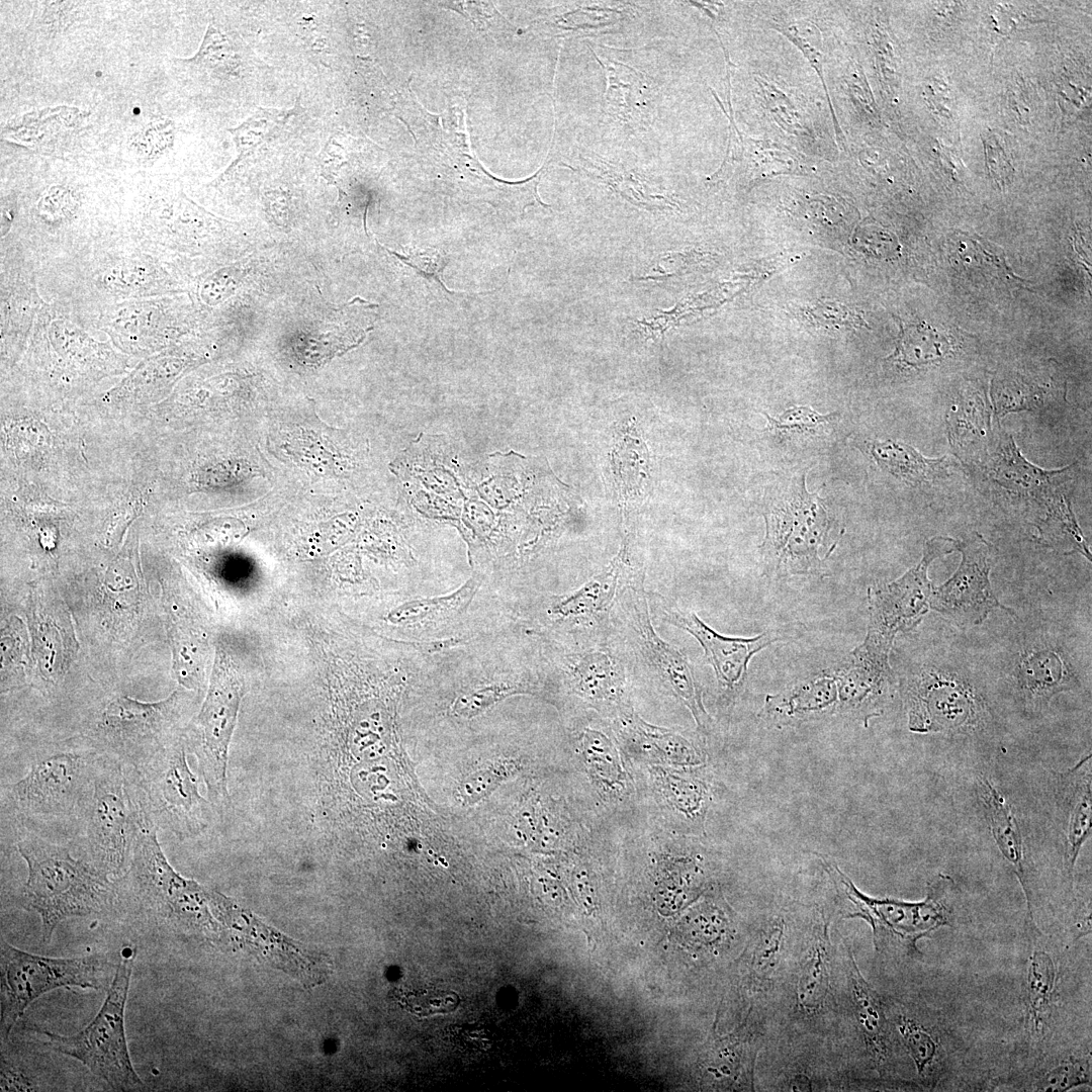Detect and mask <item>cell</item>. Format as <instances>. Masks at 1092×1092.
I'll return each mask as SVG.
<instances>
[{"mask_svg": "<svg viewBox=\"0 0 1092 1092\" xmlns=\"http://www.w3.org/2000/svg\"><path fill=\"white\" fill-rule=\"evenodd\" d=\"M16 846L27 866L21 904L39 915L43 941L52 938L65 919L99 913L115 900L111 879L65 846L33 832L21 837Z\"/></svg>", "mask_w": 1092, "mask_h": 1092, "instance_id": "obj_1", "label": "cell"}, {"mask_svg": "<svg viewBox=\"0 0 1092 1092\" xmlns=\"http://www.w3.org/2000/svg\"><path fill=\"white\" fill-rule=\"evenodd\" d=\"M149 820L129 770L100 754L82 818L86 859L110 879L121 878Z\"/></svg>", "mask_w": 1092, "mask_h": 1092, "instance_id": "obj_2", "label": "cell"}, {"mask_svg": "<svg viewBox=\"0 0 1092 1092\" xmlns=\"http://www.w3.org/2000/svg\"><path fill=\"white\" fill-rule=\"evenodd\" d=\"M763 516L760 550L766 572L776 577L818 573L842 534L824 500L806 489L805 474L792 479Z\"/></svg>", "mask_w": 1092, "mask_h": 1092, "instance_id": "obj_3", "label": "cell"}, {"mask_svg": "<svg viewBox=\"0 0 1092 1092\" xmlns=\"http://www.w3.org/2000/svg\"><path fill=\"white\" fill-rule=\"evenodd\" d=\"M100 754L68 748L40 756L21 779L4 787L6 807L28 827L82 822Z\"/></svg>", "mask_w": 1092, "mask_h": 1092, "instance_id": "obj_4", "label": "cell"}, {"mask_svg": "<svg viewBox=\"0 0 1092 1092\" xmlns=\"http://www.w3.org/2000/svg\"><path fill=\"white\" fill-rule=\"evenodd\" d=\"M823 866L839 897L850 905L846 917H859L871 925L877 950L895 949L917 956L920 938L941 926L950 925L954 883L948 876L939 875L933 879L924 900L905 902L867 896L835 863L823 859Z\"/></svg>", "mask_w": 1092, "mask_h": 1092, "instance_id": "obj_5", "label": "cell"}, {"mask_svg": "<svg viewBox=\"0 0 1092 1092\" xmlns=\"http://www.w3.org/2000/svg\"><path fill=\"white\" fill-rule=\"evenodd\" d=\"M134 959V949L122 950L105 1000L86 1027L70 1035L42 1030L54 1051L78 1060L117 1090L133 1089L143 1084L132 1067L124 1029V1009Z\"/></svg>", "mask_w": 1092, "mask_h": 1092, "instance_id": "obj_6", "label": "cell"}, {"mask_svg": "<svg viewBox=\"0 0 1092 1092\" xmlns=\"http://www.w3.org/2000/svg\"><path fill=\"white\" fill-rule=\"evenodd\" d=\"M152 820L144 827L127 872L121 877L142 907L157 916L215 930V892L180 876L167 860Z\"/></svg>", "mask_w": 1092, "mask_h": 1092, "instance_id": "obj_7", "label": "cell"}, {"mask_svg": "<svg viewBox=\"0 0 1092 1092\" xmlns=\"http://www.w3.org/2000/svg\"><path fill=\"white\" fill-rule=\"evenodd\" d=\"M615 603L620 628L647 673L685 705L698 728L707 733L712 719L705 709L694 668L686 654L655 632L639 573L623 585Z\"/></svg>", "mask_w": 1092, "mask_h": 1092, "instance_id": "obj_8", "label": "cell"}, {"mask_svg": "<svg viewBox=\"0 0 1092 1092\" xmlns=\"http://www.w3.org/2000/svg\"><path fill=\"white\" fill-rule=\"evenodd\" d=\"M104 963L93 956L57 959L29 953L1 942L2 1040H6L25 1009L38 997L58 988L98 990L103 986Z\"/></svg>", "mask_w": 1092, "mask_h": 1092, "instance_id": "obj_9", "label": "cell"}, {"mask_svg": "<svg viewBox=\"0 0 1092 1092\" xmlns=\"http://www.w3.org/2000/svg\"><path fill=\"white\" fill-rule=\"evenodd\" d=\"M960 545V540L950 537H931L925 541L917 565L888 584L869 588L870 615L861 643L863 647L889 657L896 636L915 628L930 610L934 586L928 577L930 564L940 556L958 551Z\"/></svg>", "mask_w": 1092, "mask_h": 1092, "instance_id": "obj_10", "label": "cell"}, {"mask_svg": "<svg viewBox=\"0 0 1092 1092\" xmlns=\"http://www.w3.org/2000/svg\"><path fill=\"white\" fill-rule=\"evenodd\" d=\"M129 772L158 829H168L183 838L206 826L207 802L198 792L197 780L180 743L166 745Z\"/></svg>", "mask_w": 1092, "mask_h": 1092, "instance_id": "obj_11", "label": "cell"}, {"mask_svg": "<svg viewBox=\"0 0 1092 1092\" xmlns=\"http://www.w3.org/2000/svg\"><path fill=\"white\" fill-rule=\"evenodd\" d=\"M908 727L916 733H963L979 728L987 705L974 687L953 673L922 669L903 688Z\"/></svg>", "mask_w": 1092, "mask_h": 1092, "instance_id": "obj_12", "label": "cell"}, {"mask_svg": "<svg viewBox=\"0 0 1092 1092\" xmlns=\"http://www.w3.org/2000/svg\"><path fill=\"white\" fill-rule=\"evenodd\" d=\"M242 696V685L230 659L216 654L210 687L197 717L198 739L194 746L199 772L208 795L228 798V752Z\"/></svg>", "mask_w": 1092, "mask_h": 1092, "instance_id": "obj_13", "label": "cell"}, {"mask_svg": "<svg viewBox=\"0 0 1092 1092\" xmlns=\"http://www.w3.org/2000/svg\"><path fill=\"white\" fill-rule=\"evenodd\" d=\"M170 706V700L143 703L119 697L111 701L96 725L101 754L117 759L129 770L144 765L166 746L162 733Z\"/></svg>", "mask_w": 1092, "mask_h": 1092, "instance_id": "obj_14", "label": "cell"}, {"mask_svg": "<svg viewBox=\"0 0 1092 1092\" xmlns=\"http://www.w3.org/2000/svg\"><path fill=\"white\" fill-rule=\"evenodd\" d=\"M652 597V604L664 621L690 633L700 643L714 669L721 701L726 707L733 704L741 692L753 655L781 638L774 632L751 638L724 636L706 625L695 613L678 610L661 597Z\"/></svg>", "mask_w": 1092, "mask_h": 1092, "instance_id": "obj_15", "label": "cell"}, {"mask_svg": "<svg viewBox=\"0 0 1092 1092\" xmlns=\"http://www.w3.org/2000/svg\"><path fill=\"white\" fill-rule=\"evenodd\" d=\"M961 563L956 572L941 585L933 586L930 609L960 624L978 625L989 614L1003 606L993 593L989 573L992 565V545L979 533L961 541Z\"/></svg>", "mask_w": 1092, "mask_h": 1092, "instance_id": "obj_16", "label": "cell"}, {"mask_svg": "<svg viewBox=\"0 0 1092 1092\" xmlns=\"http://www.w3.org/2000/svg\"><path fill=\"white\" fill-rule=\"evenodd\" d=\"M982 461L992 481L1018 496L1038 500L1044 507L1061 494V488L1076 472L1075 464L1046 470L1029 462L1013 437L1001 429L999 420L994 440Z\"/></svg>", "mask_w": 1092, "mask_h": 1092, "instance_id": "obj_17", "label": "cell"}, {"mask_svg": "<svg viewBox=\"0 0 1092 1092\" xmlns=\"http://www.w3.org/2000/svg\"><path fill=\"white\" fill-rule=\"evenodd\" d=\"M627 540L602 571L581 586L553 599L548 606L550 620L557 624L592 626L607 620L619 592L634 575Z\"/></svg>", "mask_w": 1092, "mask_h": 1092, "instance_id": "obj_18", "label": "cell"}, {"mask_svg": "<svg viewBox=\"0 0 1092 1092\" xmlns=\"http://www.w3.org/2000/svg\"><path fill=\"white\" fill-rule=\"evenodd\" d=\"M563 669L573 693L592 707L617 716L632 708L624 666L607 648L574 652L565 658Z\"/></svg>", "mask_w": 1092, "mask_h": 1092, "instance_id": "obj_19", "label": "cell"}, {"mask_svg": "<svg viewBox=\"0 0 1092 1092\" xmlns=\"http://www.w3.org/2000/svg\"><path fill=\"white\" fill-rule=\"evenodd\" d=\"M1057 810L1063 836L1064 872L1073 889L1075 864L1092 830L1091 754L1060 775Z\"/></svg>", "mask_w": 1092, "mask_h": 1092, "instance_id": "obj_20", "label": "cell"}, {"mask_svg": "<svg viewBox=\"0 0 1092 1092\" xmlns=\"http://www.w3.org/2000/svg\"><path fill=\"white\" fill-rule=\"evenodd\" d=\"M832 674L837 685L839 712L860 718L866 726L872 717L882 713L890 686L889 658L858 645Z\"/></svg>", "mask_w": 1092, "mask_h": 1092, "instance_id": "obj_21", "label": "cell"}, {"mask_svg": "<svg viewBox=\"0 0 1092 1092\" xmlns=\"http://www.w3.org/2000/svg\"><path fill=\"white\" fill-rule=\"evenodd\" d=\"M836 680L821 673L794 681L775 695H767L761 710L764 719L777 725L819 720L838 711Z\"/></svg>", "mask_w": 1092, "mask_h": 1092, "instance_id": "obj_22", "label": "cell"}, {"mask_svg": "<svg viewBox=\"0 0 1092 1092\" xmlns=\"http://www.w3.org/2000/svg\"><path fill=\"white\" fill-rule=\"evenodd\" d=\"M1015 684L1023 704L1040 709L1059 693L1076 682L1064 653L1051 646H1033L1020 656L1015 667Z\"/></svg>", "mask_w": 1092, "mask_h": 1092, "instance_id": "obj_23", "label": "cell"}, {"mask_svg": "<svg viewBox=\"0 0 1092 1092\" xmlns=\"http://www.w3.org/2000/svg\"><path fill=\"white\" fill-rule=\"evenodd\" d=\"M977 791L992 836L1021 886L1028 918L1034 926L1032 895L1025 870L1023 839L1015 814L1003 793L987 778L978 779Z\"/></svg>", "mask_w": 1092, "mask_h": 1092, "instance_id": "obj_24", "label": "cell"}, {"mask_svg": "<svg viewBox=\"0 0 1092 1092\" xmlns=\"http://www.w3.org/2000/svg\"><path fill=\"white\" fill-rule=\"evenodd\" d=\"M620 734L639 754L663 762L694 766L705 754L691 740L667 728L644 721L632 708L617 716Z\"/></svg>", "mask_w": 1092, "mask_h": 1092, "instance_id": "obj_25", "label": "cell"}, {"mask_svg": "<svg viewBox=\"0 0 1092 1092\" xmlns=\"http://www.w3.org/2000/svg\"><path fill=\"white\" fill-rule=\"evenodd\" d=\"M846 977L852 1009L866 1046L879 1071L885 1070L890 1057V1030L879 994L860 974L847 948Z\"/></svg>", "mask_w": 1092, "mask_h": 1092, "instance_id": "obj_26", "label": "cell"}, {"mask_svg": "<svg viewBox=\"0 0 1092 1092\" xmlns=\"http://www.w3.org/2000/svg\"><path fill=\"white\" fill-rule=\"evenodd\" d=\"M949 443L965 460H981L993 442L991 408L978 392L965 394L950 405L946 417Z\"/></svg>", "mask_w": 1092, "mask_h": 1092, "instance_id": "obj_27", "label": "cell"}, {"mask_svg": "<svg viewBox=\"0 0 1092 1092\" xmlns=\"http://www.w3.org/2000/svg\"><path fill=\"white\" fill-rule=\"evenodd\" d=\"M864 445L870 456L883 470L914 485L947 475L951 466L947 456L928 458L914 447L896 440H868Z\"/></svg>", "mask_w": 1092, "mask_h": 1092, "instance_id": "obj_28", "label": "cell"}, {"mask_svg": "<svg viewBox=\"0 0 1092 1092\" xmlns=\"http://www.w3.org/2000/svg\"><path fill=\"white\" fill-rule=\"evenodd\" d=\"M614 444L610 465L615 490L621 502H631L648 480V451L632 426L622 429Z\"/></svg>", "mask_w": 1092, "mask_h": 1092, "instance_id": "obj_29", "label": "cell"}, {"mask_svg": "<svg viewBox=\"0 0 1092 1092\" xmlns=\"http://www.w3.org/2000/svg\"><path fill=\"white\" fill-rule=\"evenodd\" d=\"M483 573L477 572L452 594L412 600L390 611L389 622L402 625L439 623L463 614L479 589Z\"/></svg>", "mask_w": 1092, "mask_h": 1092, "instance_id": "obj_30", "label": "cell"}, {"mask_svg": "<svg viewBox=\"0 0 1092 1092\" xmlns=\"http://www.w3.org/2000/svg\"><path fill=\"white\" fill-rule=\"evenodd\" d=\"M827 928H819L803 962L796 987L797 1006L805 1015L824 1007L829 991L830 948Z\"/></svg>", "mask_w": 1092, "mask_h": 1092, "instance_id": "obj_31", "label": "cell"}, {"mask_svg": "<svg viewBox=\"0 0 1092 1092\" xmlns=\"http://www.w3.org/2000/svg\"><path fill=\"white\" fill-rule=\"evenodd\" d=\"M580 746L589 776L597 786L611 797L622 795L627 788V778L612 739L599 730L585 729Z\"/></svg>", "mask_w": 1092, "mask_h": 1092, "instance_id": "obj_32", "label": "cell"}, {"mask_svg": "<svg viewBox=\"0 0 1092 1092\" xmlns=\"http://www.w3.org/2000/svg\"><path fill=\"white\" fill-rule=\"evenodd\" d=\"M895 352L888 358L906 369H920L942 362L952 353V344L932 328L915 325L901 327Z\"/></svg>", "mask_w": 1092, "mask_h": 1092, "instance_id": "obj_33", "label": "cell"}, {"mask_svg": "<svg viewBox=\"0 0 1092 1092\" xmlns=\"http://www.w3.org/2000/svg\"><path fill=\"white\" fill-rule=\"evenodd\" d=\"M1045 508L1043 518L1038 519L1034 525L1040 542L1063 550L1065 553H1080L1091 560L1086 539L1073 513L1071 500L1061 493Z\"/></svg>", "mask_w": 1092, "mask_h": 1092, "instance_id": "obj_34", "label": "cell"}, {"mask_svg": "<svg viewBox=\"0 0 1092 1092\" xmlns=\"http://www.w3.org/2000/svg\"><path fill=\"white\" fill-rule=\"evenodd\" d=\"M656 770V784L667 806L686 820L702 824L710 803L707 784L696 777Z\"/></svg>", "mask_w": 1092, "mask_h": 1092, "instance_id": "obj_35", "label": "cell"}, {"mask_svg": "<svg viewBox=\"0 0 1092 1092\" xmlns=\"http://www.w3.org/2000/svg\"><path fill=\"white\" fill-rule=\"evenodd\" d=\"M1056 985V966L1043 950L1030 957L1026 978V1024L1031 1035L1042 1032Z\"/></svg>", "mask_w": 1092, "mask_h": 1092, "instance_id": "obj_36", "label": "cell"}, {"mask_svg": "<svg viewBox=\"0 0 1092 1092\" xmlns=\"http://www.w3.org/2000/svg\"><path fill=\"white\" fill-rule=\"evenodd\" d=\"M992 399L997 420L1009 413H1039L1051 403L1044 387L1030 383L1021 376L997 381L993 385Z\"/></svg>", "mask_w": 1092, "mask_h": 1092, "instance_id": "obj_37", "label": "cell"}, {"mask_svg": "<svg viewBox=\"0 0 1092 1092\" xmlns=\"http://www.w3.org/2000/svg\"><path fill=\"white\" fill-rule=\"evenodd\" d=\"M785 921L781 917L769 920L756 938L750 960V975L754 982L762 984L769 980L779 964L785 939Z\"/></svg>", "mask_w": 1092, "mask_h": 1092, "instance_id": "obj_38", "label": "cell"}, {"mask_svg": "<svg viewBox=\"0 0 1092 1092\" xmlns=\"http://www.w3.org/2000/svg\"><path fill=\"white\" fill-rule=\"evenodd\" d=\"M534 686L527 679L486 685L459 696L453 711L458 716L472 717L489 706L514 694H532Z\"/></svg>", "mask_w": 1092, "mask_h": 1092, "instance_id": "obj_39", "label": "cell"}, {"mask_svg": "<svg viewBox=\"0 0 1092 1092\" xmlns=\"http://www.w3.org/2000/svg\"><path fill=\"white\" fill-rule=\"evenodd\" d=\"M767 420L766 430L779 436L818 435L836 419L837 414L821 415L809 406H794L778 418L763 414Z\"/></svg>", "mask_w": 1092, "mask_h": 1092, "instance_id": "obj_40", "label": "cell"}, {"mask_svg": "<svg viewBox=\"0 0 1092 1092\" xmlns=\"http://www.w3.org/2000/svg\"><path fill=\"white\" fill-rule=\"evenodd\" d=\"M897 1027L919 1075L930 1067L937 1053V1043L932 1035L915 1020L901 1016Z\"/></svg>", "mask_w": 1092, "mask_h": 1092, "instance_id": "obj_41", "label": "cell"}, {"mask_svg": "<svg viewBox=\"0 0 1092 1092\" xmlns=\"http://www.w3.org/2000/svg\"><path fill=\"white\" fill-rule=\"evenodd\" d=\"M688 918L695 939L703 944L720 939L729 926L724 907L712 901L699 905Z\"/></svg>", "mask_w": 1092, "mask_h": 1092, "instance_id": "obj_42", "label": "cell"}, {"mask_svg": "<svg viewBox=\"0 0 1092 1092\" xmlns=\"http://www.w3.org/2000/svg\"><path fill=\"white\" fill-rule=\"evenodd\" d=\"M172 124L167 119H154L136 130L129 139L131 149L142 159L156 160L171 146Z\"/></svg>", "mask_w": 1092, "mask_h": 1092, "instance_id": "obj_43", "label": "cell"}, {"mask_svg": "<svg viewBox=\"0 0 1092 1092\" xmlns=\"http://www.w3.org/2000/svg\"><path fill=\"white\" fill-rule=\"evenodd\" d=\"M1089 1080V1065L1081 1061L1070 1060L1046 1072L1038 1081L1036 1090L1045 1092L1067 1091L1088 1084Z\"/></svg>", "mask_w": 1092, "mask_h": 1092, "instance_id": "obj_44", "label": "cell"}, {"mask_svg": "<svg viewBox=\"0 0 1092 1092\" xmlns=\"http://www.w3.org/2000/svg\"><path fill=\"white\" fill-rule=\"evenodd\" d=\"M78 208L75 194L63 186H51L37 202V211L46 221L69 219Z\"/></svg>", "mask_w": 1092, "mask_h": 1092, "instance_id": "obj_45", "label": "cell"}, {"mask_svg": "<svg viewBox=\"0 0 1092 1092\" xmlns=\"http://www.w3.org/2000/svg\"><path fill=\"white\" fill-rule=\"evenodd\" d=\"M78 3L65 1H44L38 5L36 22L49 33L60 32L72 22Z\"/></svg>", "mask_w": 1092, "mask_h": 1092, "instance_id": "obj_46", "label": "cell"}, {"mask_svg": "<svg viewBox=\"0 0 1092 1092\" xmlns=\"http://www.w3.org/2000/svg\"><path fill=\"white\" fill-rule=\"evenodd\" d=\"M395 255L405 264L418 270L425 277L434 278L448 293H452L442 281V274L447 266L448 259L438 250L432 248L426 250L418 249L411 251V253L405 256Z\"/></svg>", "mask_w": 1092, "mask_h": 1092, "instance_id": "obj_47", "label": "cell"}, {"mask_svg": "<svg viewBox=\"0 0 1092 1092\" xmlns=\"http://www.w3.org/2000/svg\"><path fill=\"white\" fill-rule=\"evenodd\" d=\"M986 162L990 176L999 185H1006L1013 175L1007 154L994 134L984 138Z\"/></svg>", "mask_w": 1092, "mask_h": 1092, "instance_id": "obj_48", "label": "cell"}, {"mask_svg": "<svg viewBox=\"0 0 1092 1092\" xmlns=\"http://www.w3.org/2000/svg\"><path fill=\"white\" fill-rule=\"evenodd\" d=\"M32 1085L21 1073L7 1069L2 1065L1 1090L2 1091H25L31 1090Z\"/></svg>", "mask_w": 1092, "mask_h": 1092, "instance_id": "obj_49", "label": "cell"}]
</instances>
